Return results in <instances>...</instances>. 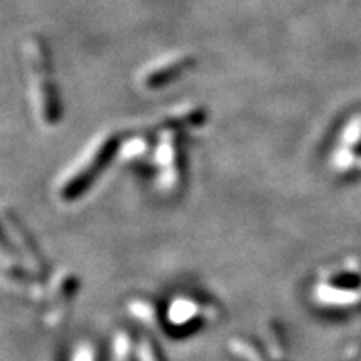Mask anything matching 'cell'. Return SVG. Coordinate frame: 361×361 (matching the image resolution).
<instances>
[{
  "label": "cell",
  "mask_w": 361,
  "mask_h": 361,
  "mask_svg": "<svg viewBox=\"0 0 361 361\" xmlns=\"http://www.w3.org/2000/svg\"><path fill=\"white\" fill-rule=\"evenodd\" d=\"M25 57L30 67L34 102L37 106L40 119L45 124H56L61 116V102H59L56 82L52 80L47 49L39 39H30L25 47Z\"/></svg>",
  "instance_id": "1"
},
{
  "label": "cell",
  "mask_w": 361,
  "mask_h": 361,
  "mask_svg": "<svg viewBox=\"0 0 361 361\" xmlns=\"http://www.w3.org/2000/svg\"><path fill=\"white\" fill-rule=\"evenodd\" d=\"M116 149V135H106V137H102L94 146V149H90V152H87V156L80 162L79 168H75L71 178L66 180L64 186H62V196L66 200H72V197L82 194L89 188V184L96 179V176L104 169V166L114 156Z\"/></svg>",
  "instance_id": "2"
},
{
  "label": "cell",
  "mask_w": 361,
  "mask_h": 361,
  "mask_svg": "<svg viewBox=\"0 0 361 361\" xmlns=\"http://www.w3.org/2000/svg\"><path fill=\"white\" fill-rule=\"evenodd\" d=\"M192 66V57L188 54H174L157 59L151 66L141 72V84L146 89H159L166 84L173 82V79L179 78L184 71Z\"/></svg>",
  "instance_id": "3"
},
{
  "label": "cell",
  "mask_w": 361,
  "mask_h": 361,
  "mask_svg": "<svg viewBox=\"0 0 361 361\" xmlns=\"http://www.w3.org/2000/svg\"><path fill=\"white\" fill-rule=\"evenodd\" d=\"M144 360L146 361H162L159 360V353H157L156 346L151 341L144 343Z\"/></svg>",
  "instance_id": "4"
}]
</instances>
